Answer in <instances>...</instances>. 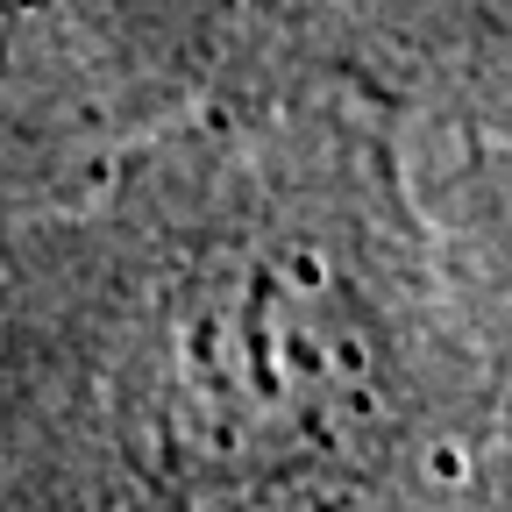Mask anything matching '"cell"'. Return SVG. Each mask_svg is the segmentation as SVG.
Instances as JSON below:
<instances>
[{"label": "cell", "instance_id": "cell-1", "mask_svg": "<svg viewBox=\"0 0 512 512\" xmlns=\"http://www.w3.org/2000/svg\"><path fill=\"white\" fill-rule=\"evenodd\" d=\"M505 164L349 79L128 128L0 235V512H512Z\"/></svg>", "mask_w": 512, "mask_h": 512}, {"label": "cell", "instance_id": "cell-2", "mask_svg": "<svg viewBox=\"0 0 512 512\" xmlns=\"http://www.w3.org/2000/svg\"><path fill=\"white\" fill-rule=\"evenodd\" d=\"M207 86L178 0H0V235Z\"/></svg>", "mask_w": 512, "mask_h": 512}]
</instances>
